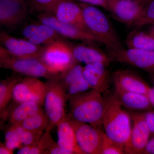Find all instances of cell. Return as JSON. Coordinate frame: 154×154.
<instances>
[{
    "mask_svg": "<svg viewBox=\"0 0 154 154\" xmlns=\"http://www.w3.org/2000/svg\"><path fill=\"white\" fill-rule=\"evenodd\" d=\"M146 122L148 126L151 136H154V110H149L145 112Z\"/></svg>",
    "mask_w": 154,
    "mask_h": 154,
    "instance_id": "cell-33",
    "label": "cell"
},
{
    "mask_svg": "<svg viewBox=\"0 0 154 154\" xmlns=\"http://www.w3.org/2000/svg\"><path fill=\"white\" fill-rule=\"evenodd\" d=\"M45 154H70V153L69 152L62 148L58 145L57 143H56L46 152Z\"/></svg>",
    "mask_w": 154,
    "mask_h": 154,
    "instance_id": "cell-35",
    "label": "cell"
},
{
    "mask_svg": "<svg viewBox=\"0 0 154 154\" xmlns=\"http://www.w3.org/2000/svg\"><path fill=\"white\" fill-rule=\"evenodd\" d=\"M154 23V0H151L144 7L140 17L133 26L139 28L144 25Z\"/></svg>",
    "mask_w": 154,
    "mask_h": 154,
    "instance_id": "cell-27",
    "label": "cell"
},
{
    "mask_svg": "<svg viewBox=\"0 0 154 154\" xmlns=\"http://www.w3.org/2000/svg\"><path fill=\"white\" fill-rule=\"evenodd\" d=\"M134 2L139 3L141 5L143 6H145L147 4H148L151 0H132Z\"/></svg>",
    "mask_w": 154,
    "mask_h": 154,
    "instance_id": "cell-39",
    "label": "cell"
},
{
    "mask_svg": "<svg viewBox=\"0 0 154 154\" xmlns=\"http://www.w3.org/2000/svg\"><path fill=\"white\" fill-rule=\"evenodd\" d=\"M130 116L133 121V127L129 139L124 146L125 153L142 154L151 136L145 113H132Z\"/></svg>",
    "mask_w": 154,
    "mask_h": 154,
    "instance_id": "cell-10",
    "label": "cell"
},
{
    "mask_svg": "<svg viewBox=\"0 0 154 154\" xmlns=\"http://www.w3.org/2000/svg\"><path fill=\"white\" fill-rule=\"evenodd\" d=\"M14 102L6 113V119H9L11 125H20L26 119L42 110V105L37 102Z\"/></svg>",
    "mask_w": 154,
    "mask_h": 154,
    "instance_id": "cell-22",
    "label": "cell"
},
{
    "mask_svg": "<svg viewBox=\"0 0 154 154\" xmlns=\"http://www.w3.org/2000/svg\"><path fill=\"white\" fill-rule=\"evenodd\" d=\"M58 0H29L30 8L38 14H51Z\"/></svg>",
    "mask_w": 154,
    "mask_h": 154,
    "instance_id": "cell-29",
    "label": "cell"
},
{
    "mask_svg": "<svg viewBox=\"0 0 154 154\" xmlns=\"http://www.w3.org/2000/svg\"><path fill=\"white\" fill-rule=\"evenodd\" d=\"M122 107L113 95L105 100L102 126L107 137L124 147L132 127L131 116Z\"/></svg>",
    "mask_w": 154,
    "mask_h": 154,
    "instance_id": "cell-2",
    "label": "cell"
},
{
    "mask_svg": "<svg viewBox=\"0 0 154 154\" xmlns=\"http://www.w3.org/2000/svg\"><path fill=\"white\" fill-rule=\"evenodd\" d=\"M142 154H154V136L149 141Z\"/></svg>",
    "mask_w": 154,
    "mask_h": 154,
    "instance_id": "cell-36",
    "label": "cell"
},
{
    "mask_svg": "<svg viewBox=\"0 0 154 154\" xmlns=\"http://www.w3.org/2000/svg\"><path fill=\"white\" fill-rule=\"evenodd\" d=\"M83 19L87 30L99 38L108 50L124 48L107 16L95 6L81 3Z\"/></svg>",
    "mask_w": 154,
    "mask_h": 154,
    "instance_id": "cell-3",
    "label": "cell"
},
{
    "mask_svg": "<svg viewBox=\"0 0 154 154\" xmlns=\"http://www.w3.org/2000/svg\"><path fill=\"white\" fill-rule=\"evenodd\" d=\"M29 8L24 0H1L0 24L6 28H15L27 18Z\"/></svg>",
    "mask_w": 154,
    "mask_h": 154,
    "instance_id": "cell-12",
    "label": "cell"
},
{
    "mask_svg": "<svg viewBox=\"0 0 154 154\" xmlns=\"http://www.w3.org/2000/svg\"><path fill=\"white\" fill-rule=\"evenodd\" d=\"M57 127V144L70 154H84L77 142L74 130L68 115L61 120Z\"/></svg>",
    "mask_w": 154,
    "mask_h": 154,
    "instance_id": "cell-20",
    "label": "cell"
},
{
    "mask_svg": "<svg viewBox=\"0 0 154 154\" xmlns=\"http://www.w3.org/2000/svg\"><path fill=\"white\" fill-rule=\"evenodd\" d=\"M1 46L12 55L20 58H40L43 45H37L24 39L11 36L6 32L0 33Z\"/></svg>",
    "mask_w": 154,
    "mask_h": 154,
    "instance_id": "cell-14",
    "label": "cell"
},
{
    "mask_svg": "<svg viewBox=\"0 0 154 154\" xmlns=\"http://www.w3.org/2000/svg\"><path fill=\"white\" fill-rule=\"evenodd\" d=\"M125 154L124 147L111 140L105 134L101 154Z\"/></svg>",
    "mask_w": 154,
    "mask_h": 154,
    "instance_id": "cell-32",
    "label": "cell"
},
{
    "mask_svg": "<svg viewBox=\"0 0 154 154\" xmlns=\"http://www.w3.org/2000/svg\"><path fill=\"white\" fill-rule=\"evenodd\" d=\"M22 34L25 39L37 45H46L58 39H64L51 27L39 22L26 25Z\"/></svg>",
    "mask_w": 154,
    "mask_h": 154,
    "instance_id": "cell-17",
    "label": "cell"
},
{
    "mask_svg": "<svg viewBox=\"0 0 154 154\" xmlns=\"http://www.w3.org/2000/svg\"><path fill=\"white\" fill-rule=\"evenodd\" d=\"M78 145L84 154H101L105 132L91 125L81 122L69 116Z\"/></svg>",
    "mask_w": 154,
    "mask_h": 154,
    "instance_id": "cell-7",
    "label": "cell"
},
{
    "mask_svg": "<svg viewBox=\"0 0 154 154\" xmlns=\"http://www.w3.org/2000/svg\"><path fill=\"white\" fill-rule=\"evenodd\" d=\"M113 80L115 87L128 92L147 95L150 88L141 77L128 70L114 72Z\"/></svg>",
    "mask_w": 154,
    "mask_h": 154,
    "instance_id": "cell-19",
    "label": "cell"
},
{
    "mask_svg": "<svg viewBox=\"0 0 154 154\" xmlns=\"http://www.w3.org/2000/svg\"><path fill=\"white\" fill-rule=\"evenodd\" d=\"M113 96L123 107L138 110H152L153 107L147 96L128 92L115 87Z\"/></svg>",
    "mask_w": 154,
    "mask_h": 154,
    "instance_id": "cell-21",
    "label": "cell"
},
{
    "mask_svg": "<svg viewBox=\"0 0 154 154\" xmlns=\"http://www.w3.org/2000/svg\"><path fill=\"white\" fill-rule=\"evenodd\" d=\"M82 3L107 9V0H76Z\"/></svg>",
    "mask_w": 154,
    "mask_h": 154,
    "instance_id": "cell-34",
    "label": "cell"
},
{
    "mask_svg": "<svg viewBox=\"0 0 154 154\" xmlns=\"http://www.w3.org/2000/svg\"><path fill=\"white\" fill-rule=\"evenodd\" d=\"M127 48L143 50H154V38L149 33L140 31L139 28L133 30L127 37Z\"/></svg>",
    "mask_w": 154,
    "mask_h": 154,
    "instance_id": "cell-24",
    "label": "cell"
},
{
    "mask_svg": "<svg viewBox=\"0 0 154 154\" xmlns=\"http://www.w3.org/2000/svg\"><path fill=\"white\" fill-rule=\"evenodd\" d=\"M150 75L152 83L153 85V88H154V72L151 74Z\"/></svg>",
    "mask_w": 154,
    "mask_h": 154,
    "instance_id": "cell-41",
    "label": "cell"
},
{
    "mask_svg": "<svg viewBox=\"0 0 154 154\" xmlns=\"http://www.w3.org/2000/svg\"><path fill=\"white\" fill-rule=\"evenodd\" d=\"M0 67L27 77H41L47 80L57 79L60 74L51 71L40 59L17 57L11 54L1 45Z\"/></svg>",
    "mask_w": 154,
    "mask_h": 154,
    "instance_id": "cell-4",
    "label": "cell"
},
{
    "mask_svg": "<svg viewBox=\"0 0 154 154\" xmlns=\"http://www.w3.org/2000/svg\"><path fill=\"white\" fill-rule=\"evenodd\" d=\"M107 65L101 62L87 64L83 66V75L91 89L105 94L110 87V76Z\"/></svg>",
    "mask_w": 154,
    "mask_h": 154,
    "instance_id": "cell-18",
    "label": "cell"
},
{
    "mask_svg": "<svg viewBox=\"0 0 154 154\" xmlns=\"http://www.w3.org/2000/svg\"><path fill=\"white\" fill-rule=\"evenodd\" d=\"M51 130H46L38 141L33 145L30 154H45L56 143L51 134Z\"/></svg>",
    "mask_w": 154,
    "mask_h": 154,
    "instance_id": "cell-26",
    "label": "cell"
},
{
    "mask_svg": "<svg viewBox=\"0 0 154 154\" xmlns=\"http://www.w3.org/2000/svg\"><path fill=\"white\" fill-rule=\"evenodd\" d=\"M37 18L38 22L51 27L63 38L102 44L101 40L92 33L77 26L60 22L52 14H38Z\"/></svg>",
    "mask_w": 154,
    "mask_h": 154,
    "instance_id": "cell-8",
    "label": "cell"
},
{
    "mask_svg": "<svg viewBox=\"0 0 154 154\" xmlns=\"http://www.w3.org/2000/svg\"><path fill=\"white\" fill-rule=\"evenodd\" d=\"M102 93L94 89L69 98L71 116L77 121L100 128L105 107Z\"/></svg>",
    "mask_w": 154,
    "mask_h": 154,
    "instance_id": "cell-1",
    "label": "cell"
},
{
    "mask_svg": "<svg viewBox=\"0 0 154 154\" xmlns=\"http://www.w3.org/2000/svg\"><path fill=\"white\" fill-rule=\"evenodd\" d=\"M90 89L91 88L89 83L84 75L82 76L66 89L68 101L70 97L85 92Z\"/></svg>",
    "mask_w": 154,
    "mask_h": 154,
    "instance_id": "cell-30",
    "label": "cell"
},
{
    "mask_svg": "<svg viewBox=\"0 0 154 154\" xmlns=\"http://www.w3.org/2000/svg\"><path fill=\"white\" fill-rule=\"evenodd\" d=\"M144 6L132 0H107V9L119 22L133 25L140 17Z\"/></svg>",
    "mask_w": 154,
    "mask_h": 154,
    "instance_id": "cell-13",
    "label": "cell"
},
{
    "mask_svg": "<svg viewBox=\"0 0 154 154\" xmlns=\"http://www.w3.org/2000/svg\"><path fill=\"white\" fill-rule=\"evenodd\" d=\"M4 144L7 147L13 151L14 149H20L23 146L17 126L15 125H11L6 131Z\"/></svg>",
    "mask_w": 154,
    "mask_h": 154,
    "instance_id": "cell-28",
    "label": "cell"
},
{
    "mask_svg": "<svg viewBox=\"0 0 154 154\" xmlns=\"http://www.w3.org/2000/svg\"><path fill=\"white\" fill-rule=\"evenodd\" d=\"M112 61L128 64L150 74L154 72V50H143L125 48L108 50Z\"/></svg>",
    "mask_w": 154,
    "mask_h": 154,
    "instance_id": "cell-9",
    "label": "cell"
},
{
    "mask_svg": "<svg viewBox=\"0 0 154 154\" xmlns=\"http://www.w3.org/2000/svg\"><path fill=\"white\" fill-rule=\"evenodd\" d=\"M96 43L82 42L71 44L72 54L76 62L85 65L101 62L108 65L112 61L108 54L95 46Z\"/></svg>",
    "mask_w": 154,
    "mask_h": 154,
    "instance_id": "cell-16",
    "label": "cell"
},
{
    "mask_svg": "<svg viewBox=\"0 0 154 154\" xmlns=\"http://www.w3.org/2000/svg\"><path fill=\"white\" fill-rule=\"evenodd\" d=\"M14 153V151L10 149L7 147L5 144L0 143V154H12Z\"/></svg>",
    "mask_w": 154,
    "mask_h": 154,
    "instance_id": "cell-38",
    "label": "cell"
},
{
    "mask_svg": "<svg viewBox=\"0 0 154 154\" xmlns=\"http://www.w3.org/2000/svg\"><path fill=\"white\" fill-rule=\"evenodd\" d=\"M20 125L24 129L34 132L43 133L46 130H50L49 119L43 110L26 119Z\"/></svg>",
    "mask_w": 154,
    "mask_h": 154,
    "instance_id": "cell-25",
    "label": "cell"
},
{
    "mask_svg": "<svg viewBox=\"0 0 154 154\" xmlns=\"http://www.w3.org/2000/svg\"><path fill=\"white\" fill-rule=\"evenodd\" d=\"M51 14L60 22L88 32L84 23L82 8L74 0H58Z\"/></svg>",
    "mask_w": 154,
    "mask_h": 154,
    "instance_id": "cell-15",
    "label": "cell"
},
{
    "mask_svg": "<svg viewBox=\"0 0 154 154\" xmlns=\"http://www.w3.org/2000/svg\"><path fill=\"white\" fill-rule=\"evenodd\" d=\"M32 148V145L24 146L22 148L19 149L17 152L18 154H30V151Z\"/></svg>",
    "mask_w": 154,
    "mask_h": 154,
    "instance_id": "cell-37",
    "label": "cell"
},
{
    "mask_svg": "<svg viewBox=\"0 0 154 154\" xmlns=\"http://www.w3.org/2000/svg\"><path fill=\"white\" fill-rule=\"evenodd\" d=\"M11 1H17V0H11Z\"/></svg>",
    "mask_w": 154,
    "mask_h": 154,
    "instance_id": "cell-42",
    "label": "cell"
},
{
    "mask_svg": "<svg viewBox=\"0 0 154 154\" xmlns=\"http://www.w3.org/2000/svg\"><path fill=\"white\" fill-rule=\"evenodd\" d=\"M23 146H30L36 143L43 133L34 132L24 129L20 125H15Z\"/></svg>",
    "mask_w": 154,
    "mask_h": 154,
    "instance_id": "cell-31",
    "label": "cell"
},
{
    "mask_svg": "<svg viewBox=\"0 0 154 154\" xmlns=\"http://www.w3.org/2000/svg\"><path fill=\"white\" fill-rule=\"evenodd\" d=\"M47 84L33 77L22 79L15 86L13 99L15 102H34L44 105Z\"/></svg>",
    "mask_w": 154,
    "mask_h": 154,
    "instance_id": "cell-11",
    "label": "cell"
},
{
    "mask_svg": "<svg viewBox=\"0 0 154 154\" xmlns=\"http://www.w3.org/2000/svg\"><path fill=\"white\" fill-rule=\"evenodd\" d=\"M23 79V78H22ZM17 75L1 81L0 83V116L2 119H6L7 107L11 99L15 86L22 79Z\"/></svg>",
    "mask_w": 154,
    "mask_h": 154,
    "instance_id": "cell-23",
    "label": "cell"
},
{
    "mask_svg": "<svg viewBox=\"0 0 154 154\" xmlns=\"http://www.w3.org/2000/svg\"><path fill=\"white\" fill-rule=\"evenodd\" d=\"M40 60L51 71L60 73L75 63L71 45L60 39L43 45Z\"/></svg>",
    "mask_w": 154,
    "mask_h": 154,
    "instance_id": "cell-5",
    "label": "cell"
},
{
    "mask_svg": "<svg viewBox=\"0 0 154 154\" xmlns=\"http://www.w3.org/2000/svg\"><path fill=\"white\" fill-rule=\"evenodd\" d=\"M47 91L44 105L50 121L49 130L66 116V103L68 101L66 92L57 79L48 80Z\"/></svg>",
    "mask_w": 154,
    "mask_h": 154,
    "instance_id": "cell-6",
    "label": "cell"
},
{
    "mask_svg": "<svg viewBox=\"0 0 154 154\" xmlns=\"http://www.w3.org/2000/svg\"><path fill=\"white\" fill-rule=\"evenodd\" d=\"M151 28L150 30L149 33L150 34L152 35V36L154 38V23L152 24Z\"/></svg>",
    "mask_w": 154,
    "mask_h": 154,
    "instance_id": "cell-40",
    "label": "cell"
}]
</instances>
